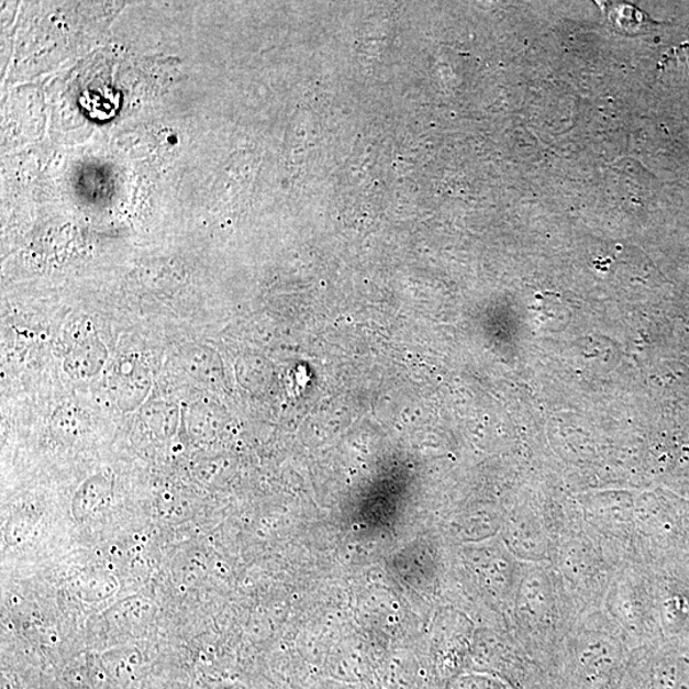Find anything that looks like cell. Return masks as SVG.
<instances>
[{
	"label": "cell",
	"instance_id": "6da1fadb",
	"mask_svg": "<svg viewBox=\"0 0 689 689\" xmlns=\"http://www.w3.org/2000/svg\"><path fill=\"white\" fill-rule=\"evenodd\" d=\"M608 19L613 26L623 34L644 33L647 18L637 7L625 3H612L607 8Z\"/></svg>",
	"mask_w": 689,
	"mask_h": 689
}]
</instances>
